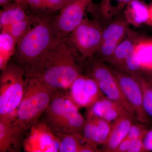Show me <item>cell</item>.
I'll list each match as a JSON object with an SVG mask.
<instances>
[{
    "instance_id": "9c48e42d",
    "label": "cell",
    "mask_w": 152,
    "mask_h": 152,
    "mask_svg": "<svg viewBox=\"0 0 152 152\" xmlns=\"http://www.w3.org/2000/svg\"><path fill=\"white\" fill-rule=\"evenodd\" d=\"M110 68L118 82L123 94L134 108L137 121L148 125L151 121L144 109L141 87L137 76L113 66Z\"/></svg>"
},
{
    "instance_id": "e0dca14e",
    "label": "cell",
    "mask_w": 152,
    "mask_h": 152,
    "mask_svg": "<svg viewBox=\"0 0 152 152\" xmlns=\"http://www.w3.org/2000/svg\"><path fill=\"white\" fill-rule=\"evenodd\" d=\"M24 139L11 123L0 121V152H20Z\"/></svg>"
},
{
    "instance_id": "484cf974",
    "label": "cell",
    "mask_w": 152,
    "mask_h": 152,
    "mask_svg": "<svg viewBox=\"0 0 152 152\" xmlns=\"http://www.w3.org/2000/svg\"><path fill=\"white\" fill-rule=\"evenodd\" d=\"M148 129V125L140 122L134 123L131 127L127 135L124 140L132 143L135 140L143 137Z\"/></svg>"
},
{
    "instance_id": "cb8c5ba5",
    "label": "cell",
    "mask_w": 152,
    "mask_h": 152,
    "mask_svg": "<svg viewBox=\"0 0 152 152\" xmlns=\"http://www.w3.org/2000/svg\"><path fill=\"white\" fill-rule=\"evenodd\" d=\"M54 133L58 139L59 152H80L83 145L81 142L82 137L73 134Z\"/></svg>"
},
{
    "instance_id": "8992f818",
    "label": "cell",
    "mask_w": 152,
    "mask_h": 152,
    "mask_svg": "<svg viewBox=\"0 0 152 152\" xmlns=\"http://www.w3.org/2000/svg\"><path fill=\"white\" fill-rule=\"evenodd\" d=\"M81 61L82 73L94 79L105 96L120 104L136 118L134 108L123 94L118 82L110 67L94 56Z\"/></svg>"
},
{
    "instance_id": "f1b7e54d",
    "label": "cell",
    "mask_w": 152,
    "mask_h": 152,
    "mask_svg": "<svg viewBox=\"0 0 152 152\" xmlns=\"http://www.w3.org/2000/svg\"><path fill=\"white\" fill-rule=\"evenodd\" d=\"M146 77H145L146 78L152 86V71L146 72Z\"/></svg>"
},
{
    "instance_id": "ffe728a7",
    "label": "cell",
    "mask_w": 152,
    "mask_h": 152,
    "mask_svg": "<svg viewBox=\"0 0 152 152\" xmlns=\"http://www.w3.org/2000/svg\"><path fill=\"white\" fill-rule=\"evenodd\" d=\"M27 6L15 3L4 6L0 12L1 31H6L12 25L26 20L31 16L25 8Z\"/></svg>"
},
{
    "instance_id": "83f0119b",
    "label": "cell",
    "mask_w": 152,
    "mask_h": 152,
    "mask_svg": "<svg viewBox=\"0 0 152 152\" xmlns=\"http://www.w3.org/2000/svg\"><path fill=\"white\" fill-rule=\"evenodd\" d=\"M143 137L140 138L134 141L131 144L127 152H146L143 143Z\"/></svg>"
},
{
    "instance_id": "4fadbf2b",
    "label": "cell",
    "mask_w": 152,
    "mask_h": 152,
    "mask_svg": "<svg viewBox=\"0 0 152 152\" xmlns=\"http://www.w3.org/2000/svg\"><path fill=\"white\" fill-rule=\"evenodd\" d=\"M137 119L126 110L112 123V127L105 142L102 145V151L115 152L126 138L131 127Z\"/></svg>"
},
{
    "instance_id": "30bf717a",
    "label": "cell",
    "mask_w": 152,
    "mask_h": 152,
    "mask_svg": "<svg viewBox=\"0 0 152 152\" xmlns=\"http://www.w3.org/2000/svg\"><path fill=\"white\" fill-rule=\"evenodd\" d=\"M29 130L23 142V148L25 152H59L56 137L43 120H39Z\"/></svg>"
},
{
    "instance_id": "d4e9b609",
    "label": "cell",
    "mask_w": 152,
    "mask_h": 152,
    "mask_svg": "<svg viewBox=\"0 0 152 152\" xmlns=\"http://www.w3.org/2000/svg\"><path fill=\"white\" fill-rule=\"evenodd\" d=\"M137 76L141 87L144 110L152 122V86L143 75Z\"/></svg>"
},
{
    "instance_id": "2e32d148",
    "label": "cell",
    "mask_w": 152,
    "mask_h": 152,
    "mask_svg": "<svg viewBox=\"0 0 152 152\" xmlns=\"http://www.w3.org/2000/svg\"><path fill=\"white\" fill-rule=\"evenodd\" d=\"M132 1L102 0L97 4L92 2L87 9L96 22L107 23L119 14Z\"/></svg>"
},
{
    "instance_id": "d6986e66",
    "label": "cell",
    "mask_w": 152,
    "mask_h": 152,
    "mask_svg": "<svg viewBox=\"0 0 152 152\" xmlns=\"http://www.w3.org/2000/svg\"><path fill=\"white\" fill-rule=\"evenodd\" d=\"M124 18L128 24L136 27L148 24L149 7L143 0H132L125 8Z\"/></svg>"
},
{
    "instance_id": "4dcf8cb0",
    "label": "cell",
    "mask_w": 152,
    "mask_h": 152,
    "mask_svg": "<svg viewBox=\"0 0 152 152\" xmlns=\"http://www.w3.org/2000/svg\"><path fill=\"white\" fill-rule=\"evenodd\" d=\"M11 0H0V5L4 7L8 4Z\"/></svg>"
},
{
    "instance_id": "7c38bea8",
    "label": "cell",
    "mask_w": 152,
    "mask_h": 152,
    "mask_svg": "<svg viewBox=\"0 0 152 152\" xmlns=\"http://www.w3.org/2000/svg\"><path fill=\"white\" fill-rule=\"evenodd\" d=\"M124 18L116 19L103 30L102 42L97 58L103 62L111 59L114 51L127 33L129 27Z\"/></svg>"
},
{
    "instance_id": "ac0fdd59",
    "label": "cell",
    "mask_w": 152,
    "mask_h": 152,
    "mask_svg": "<svg viewBox=\"0 0 152 152\" xmlns=\"http://www.w3.org/2000/svg\"><path fill=\"white\" fill-rule=\"evenodd\" d=\"M140 39L137 34L129 28L124 38L117 47L109 63L120 69L134 52L136 44Z\"/></svg>"
},
{
    "instance_id": "6da1fadb",
    "label": "cell",
    "mask_w": 152,
    "mask_h": 152,
    "mask_svg": "<svg viewBox=\"0 0 152 152\" xmlns=\"http://www.w3.org/2000/svg\"><path fill=\"white\" fill-rule=\"evenodd\" d=\"M77 51L66 38L56 41L44 55L33 74L57 91H66L82 74Z\"/></svg>"
},
{
    "instance_id": "1f68e13d",
    "label": "cell",
    "mask_w": 152,
    "mask_h": 152,
    "mask_svg": "<svg viewBox=\"0 0 152 152\" xmlns=\"http://www.w3.org/2000/svg\"><path fill=\"white\" fill-rule=\"evenodd\" d=\"M14 1L15 3H18V4H20L23 5L27 6L25 2V0H12Z\"/></svg>"
},
{
    "instance_id": "277c9868",
    "label": "cell",
    "mask_w": 152,
    "mask_h": 152,
    "mask_svg": "<svg viewBox=\"0 0 152 152\" xmlns=\"http://www.w3.org/2000/svg\"><path fill=\"white\" fill-rule=\"evenodd\" d=\"M43 115V121L54 132L73 134L82 137L86 120L65 91H55Z\"/></svg>"
},
{
    "instance_id": "3957f363",
    "label": "cell",
    "mask_w": 152,
    "mask_h": 152,
    "mask_svg": "<svg viewBox=\"0 0 152 152\" xmlns=\"http://www.w3.org/2000/svg\"><path fill=\"white\" fill-rule=\"evenodd\" d=\"M24 94L15 118L11 123L22 135L37 122L56 90L35 76H25Z\"/></svg>"
},
{
    "instance_id": "52a82bcc",
    "label": "cell",
    "mask_w": 152,
    "mask_h": 152,
    "mask_svg": "<svg viewBox=\"0 0 152 152\" xmlns=\"http://www.w3.org/2000/svg\"><path fill=\"white\" fill-rule=\"evenodd\" d=\"M103 29L94 20L84 18L67 40L81 55V60L94 56L100 46Z\"/></svg>"
},
{
    "instance_id": "603a6c76",
    "label": "cell",
    "mask_w": 152,
    "mask_h": 152,
    "mask_svg": "<svg viewBox=\"0 0 152 152\" xmlns=\"http://www.w3.org/2000/svg\"><path fill=\"white\" fill-rule=\"evenodd\" d=\"M17 42L10 34L4 31L0 34V70L8 64L15 53Z\"/></svg>"
},
{
    "instance_id": "7402d4cb",
    "label": "cell",
    "mask_w": 152,
    "mask_h": 152,
    "mask_svg": "<svg viewBox=\"0 0 152 152\" xmlns=\"http://www.w3.org/2000/svg\"><path fill=\"white\" fill-rule=\"evenodd\" d=\"M135 54L143 72L152 71V40L139 39L136 44Z\"/></svg>"
},
{
    "instance_id": "ba28073f",
    "label": "cell",
    "mask_w": 152,
    "mask_h": 152,
    "mask_svg": "<svg viewBox=\"0 0 152 152\" xmlns=\"http://www.w3.org/2000/svg\"><path fill=\"white\" fill-rule=\"evenodd\" d=\"M92 0H74L63 8L51 21L54 38L58 41L66 39L84 19L85 11Z\"/></svg>"
},
{
    "instance_id": "4316f807",
    "label": "cell",
    "mask_w": 152,
    "mask_h": 152,
    "mask_svg": "<svg viewBox=\"0 0 152 152\" xmlns=\"http://www.w3.org/2000/svg\"><path fill=\"white\" fill-rule=\"evenodd\" d=\"M143 143L146 152H152V128L148 129L142 139Z\"/></svg>"
},
{
    "instance_id": "44dd1931",
    "label": "cell",
    "mask_w": 152,
    "mask_h": 152,
    "mask_svg": "<svg viewBox=\"0 0 152 152\" xmlns=\"http://www.w3.org/2000/svg\"><path fill=\"white\" fill-rule=\"evenodd\" d=\"M74 0H25L26 4L37 15H53Z\"/></svg>"
},
{
    "instance_id": "9a60e30c",
    "label": "cell",
    "mask_w": 152,
    "mask_h": 152,
    "mask_svg": "<svg viewBox=\"0 0 152 152\" xmlns=\"http://www.w3.org/2000/svg\"><path fill=\"white\" fill-rule=\"evenodd\" d=\"M126 110L120 104L104 96L87 108L86 119L98 117L113 123Z\"/></svg>"
},
{
    "instance_id": "7a4b0ae2",
    "label": "cell",
    "mask_w": 152,
    "mask_h": 152,
    "mask_svg": "<svg viewBox=\"0 0 152 152\" xmlns=\"http://www.w3.org/2000/svg\"><path fill=\"white\" fill-rule=\"evenodd\" d=\"M52 15H41L17 43L13 61L23 69L25 76L31 75L47 52L56 42L52 31Z\"/></svg>"
},
{
    "instance_id": "f546056e",
    "label": "cell",
    "mask_w": 152,
    "mask_h": 152,
    "mask_svg": "<svg viewBox=\"0 0 152 152\" xmlns=\"http://www.w3.org/2000/svg\"><path fill=\"white\" fill-rule=\"evenodd\" d=\"M148 24L152 26V4L149 7V20Z\"/></svg>"
},
{
    "instance_id": "5b68a950",
    "label": "cell",
    "mask_w": 152,
    "mask_h": 152,
    "mask_svg": "<svg viewBox=\"0 0 152 152\" xmlns=\"http://www.w3.org/2000/svg\"><path fill=\"white\" fill-rule=\"evenodd\" d=\"M1 72L0 121L11 123L15 118L24 94L25 72L20 66L11 61Z\"/></svg>"
},
{
    "instance_id": "8fae6325",
    "label": "cell",
    "mask_w": 152,
    "mask_h": 152,
    "mask_svg": "<svg viewBox=\"0 0 152 152\" xmlns=\"http://www.w3.org/2000/svg\"><path fill=\"white\" fill-rule=\"evenodd\" d=\"M65 92L78 109L87 108L104 96L94 79L82 73Z\"/></svg>"
},
{
    "instance_id": "5bb4252c",
    "label": "cell",
    "mask_w": 152,
    "mask_h": 152,
    "mask_svg": "<svg viewBox=\"0 0 152 152\" xmlns=\"http://www.w3.org/2000/svg\"><path fill=\"white\" fill-rule=\"evenodd\" d=\"M86 120V123L83 131L82 140L100 152L98 147L105 142L111 129L112 123L98 117Z\"/></svg>"
}]
</instances>
